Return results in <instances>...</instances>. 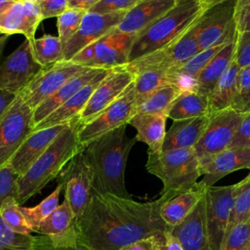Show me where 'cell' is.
I'll return each instance as SVG.
<instances>
[{
	"label": "cell",
	"mask_w": 250,
	"mask_h": 250,
	"mask_svg": "<svg viewBox=\"0 0 250 250\" xmlns=\"http://www.w3.org/2000/svg\"><path fill=\"white\" fill-rule=\"evenodd\" d=\"M42 69L30 42L24 39L0 64V89L17 96Z\"/></svg>",
	"instance_id": "9a60e30c"
},
{
	"label": "cell",
	"mask_w": 250,
	"mask_h": 250,
	"mask_svg": "<svg viewBox=\"0 0 250 250\" xmlns=\"http://www.w3.org/2000/svg\"><path fill=\"white\" fill-rule=\"evenodd\" d=\"M167 118L166 114L137 113L130 119L128 125L136 129L135 138L137 142H143L147 145V151L158 152L162 150L166 136L165 125Z\"/></svg>",
	"instance_id": "4316f807"
},
{
	"label": "cell",
	"mask_w": 250,
	"mask_h": 250,
	"mask_svg": "<svg viewBox=\"0 0 250 250\" xmlns=\"http://www.w3.org/2000/svg\"><path fill=\"white\" fill-rule=\"evenodd\" d=\"M196 21L171 44L126 64L127 68L136 74L147 68L172 71L181 67L189 59L200 52L195 27Z\"/></svg>",
	"instance_id": "9c48e42d"
},
{
	"label": "cell",
	"mask_w": 250,
	"mask_h": 250,
	"mask_svg": "<svg viewBox=\"0 0 250 250\" xmlns=\"http://www.w3.org/2000/svg\"><path fill=\"white\" fill-rule=\"evenodd\" d=\"M237 35L225 45V47L211 60V62L199 73L195 92L209 97L216 88L222 76L233 62Z\"/></svg>",
	"instance_id": "484cf974"
},
{
	"label": "cell",
	"mask_w": 250,
	"mask_h": 250,
	"mask_svg": "<svg viewBox=\"0 0 250 250\" xmlns=\"http://www.w3.org/2000/svg\"><path fill=\"white\" fill-rule=\"evenodd\" d=\"M169 231L184 250H211L206 224L205 196L183 222L169 228Z\"/></svg>",
	"instance_id": "ac0fdd59"
},
{
	"label": "cell",
	"mask_w": 250,
	"mask_h": 250,
	"mask_svg": "<svg viewBox=\"0 0 250 250\" xmlns=\"http://www.w3.org/2000/svg\"><path fill=\"white\" fill-rule=\"evenodd\" d=\"M212 1L178 0L171 10L136 36L128 63L160 50L178 39L201 17Z\"/></svg>",
	"instance_id": "277c9868"
},
{
	"label": "cell",
	"mask_w": 250,
	"mask_h": 250,
	"mask_svg": "<svg viewBox=\"0 0 250 250\" xmlns=\"http://www.w3.org/2000/svg\"><path fill=\"white\" fill-rule=\"evenodd\" d=\"M33 110L17 95L0 115V167L7 164L32 133Z\"/></svg>",
	"instance_id": "30bf717a"
},
{
	"label": "cell",
	"mask_w": 250,
	"mask_h": 250,
	"mask_svg": "<svg viewBox=\"0 0 250 250\" xmlns=\"http://www.w3.org/2000/svg\"><path fill=\"white\" fill-rule=\"evenodd\" d=\"M18 178L19 175L10 164L0 167V208L7 197H15Z\"/></svg>",
	"instance_id": "7bdbcfd3"
},
{
	"label": "cell",
	"mask_w": 250,
	"mask_h": 250,
	"mask_svg": "<svg viewBox=\"0 0 250 250\" xmlns=\"http://www.w3.org/2000/svg\"><path fill=\"white\" fill-rule=\"evenodd\" d=\"M183 92L175 84H166L150 96H148L143 103L136 107L135 114L137 113H151V114H166L173 102Z\"/></svg>",
	"instance_id": "4dcf8cb0"
},
{
	"label": "cell",
	"mask_w": 250,
	"mask_h": 250,
	"mask_svg": "<svg viewBox=\"0 0 250 250\" xmlns=\"http://www.w3.org/2000/svg\"><path fill=\"white\" fill-rule=\"evenodd\" d=\"M121 250H152V247L148 238H146L127 245L123 247Z\"/></svg>",
	"instance_id": "f5cc1de1"
},
{
	"label": "cell",
	"mask_w": 250,
	"mask_h": 250,
	"mask_svg": "<svg viewBox=\"0 0 250 250\" xmlns=\"http://www.w3.org/2000/svg\"><path fill=\"white\" fill-rule=\"evenodd\" d=\"M126 127L123 125L103 135L90 143L83 151L94 170V189L131 198L125 185V167L137 140L127 137Z\"/></svg>",
	"instance_id": "7a4b0ae2"
},
{
	"label": "cell",
	"mask_w": 250,
	"mask_h": 250,
	"mask_svg": "<svg viewBox=\"0 0 250 250\" xmlns=\"http://www.w3.org/2000/svg\"><path fill=\"white\" fill-rule=\"evenodd\" d=\"M94 170L84 151L78 152L65 166L59 176L63 185L64 199L67 200L77 222L83 215L94 186Z\"/></svg>",
	"instance_id": "8fae6325"
},
{
	"label": "cell",
	"mask_w": 250,
	"mask_h": 250,
	"mask_svg": "<svg viewBox=\"0 0 250 250\" xmlns=\"http://www.w3.org/2000/svg\"><path fill=\"white\" fill-rule=\"evenodd\" d=\"M42 19L59 18L68 8V0H37Z\"/></svg>",
	"instance_id": "c3c4849f"
},
{
	"label": "cell",
	"mask_w": 250,
	"mask_h": 250,
	"mask_svg": "<svg viewBox=\"0 0 250 250\" xmlns=\"http://www.w3.org/2000/svg\"><path fill=\"white\" fill-rule=\"evenodd\" d=\"M62 189L63 185L62 183H58L56 188L36 206H21V210L33 232H39V227L41 223L59 206V197Z\"/></svg>",
	"instance_id": "836d02e7"
},
{
	"label": "cell",
	"mask_w": 250,
	"mask_h": 250,
	"mask_svg": "<svg viewBox=\"0 0 250 250\" xmlns=\"http://www.w3.org/2000/svg\"><path fill=\"white\" fill-rule=\"evenodd\" d=\"M137 106L134 82L108 107L90 122L79 127L78 144L82 150L103 135L123 125H128Z\"/></svg>",
	"instance_id": "ba28073f"
},
{
	"label": "cell",
	"mask_w": 250,
	"mask_h": 250,
	"mask_svg": "<svg viewBox=\"0 0 250 250\" xmlns=\"http://www.w3.org/2000/svg\"><path fill=\"white\" fill-rule=\"evenodd\" d=\"M74 223V216L66 199L60 204L40 225L42 235L56 236L66 231Z\"/></svg>",
	"instance_id": "d590c367"
},
{
	"label": "cell",
	"mask_w": 250,
	"mask_h": 250,
	"mask_svg": "<svg viewBox=\"0 0 250 250\" xmlns=\"http://www.w3.org/2000/svg\"><path fill=\"white\" fill-rule=\"evenodd\" d=\"M250 103V64L240 68L236 79V96L233 109L242 111Z\"/></svg>",
	"instance_id": "b9f144b4"
},
{
	"label": "cell",
	"mask_w": 250,
	"mask_h": 250,
	"mask_svg": "<svg viewBox=\"0 0 250 250\" xmlns=\"http://www.w3.org/2000/svg\"><path fill=\"white\" fill-rule=\"evenodd\" d=\"M239 169H250V148H227L215 155L202 169L201 181L211 188L223 177Z\"/></svg>",
	"instance_id": "603a6c76"
},
{
	"label": "cell",
	"mask_w": 250,
	"mask_h": 250,
	"mask_svg": "<svg viewBox=\"0 0 250 250\" xmlns=\"http://www.w3.org/2000/svg\"><path fill=\"white\" fill-rule=\"evenodd\" d=\"M209 188L200 181L188 190L165 201L160 208V216L169 227H175L185 220L197 203L205 196Z\"/></svg>",
	"instance_id": "d4e9b609"
},
{
	"label": "cell",
	"mask_w": 250,
	"mask_h": 250,
	"mask_svg": "<svg viewBox=\"0 0 250 250\" xmlns=\"http://www.w3.org/2000/svg\"><path fill=\"white\" fill-rule=\"evenodd\" d=\"M134 81L135 74L126 65L111 69L97 85L87 104L73 121L79 127L90 122L115 102Z\"/></svg>",
	"instance_id": "4fadbf2b"
},
{
	"label": "cell",
	"mask_w": 250,
	"mask_h": 250,
	"mask_svg": "<svg viewBox=\"0 0 250 250\" xmlns=\"http://www.w3.org/2000/svg\"><path fill=\"white\" fill-rule=\"evenodd\" d=\"M146 168L163 183L160 196L169 200L190 188L202 176L194 148L147 151Z\"/></svg>",
	"instance_id": "5b68a950"
},
{
	"label": "cell",
	"mask_w": 250,
	"mask_h": 250,
	"mask_svg": "<svg viewBox=\"0 0 250 250\" xmlns=\"http://www.w3.org/2000/svg\"><path fill=\"white\" fill-rule=\"evenodd\" d=\"M111 69L103 68H93L87 67L85 70L79 72L78 74L71 77L66 83H64L54 95L43 102L34 111L32 117V131L33 127L44 120L49 114L55 111L58 107L71 99L75 94H77L82 88H84L89 83L94 80L106 76Z\"/></svg>",
	"instance_id": "44dd1931"
},
{
	"label": "cell",
	"mask_w": 250,
	"mask_h": 250,
	"mask_svg": "<svg viewBox=\"0 0 250 250\" xmlns=\"http://www.w3.org/2000/svg\"><path fill=\"white\" fill-rule=\"evenodd\" d=\"M79 126L72 121L51 144L25 174L17 181L15 199L21 206L60 176L67 163L80 151Z\"/></svg>",
	"instance_id": "3957f363"
},
{
	"label": "cell",
	"mask_w": 250,
	"mask_h": 250,
	"mask_svg": "<svg viewBox=\"0 0 250 250\" xmlns=\"http://www.w3.org/2000/svg\"><path fill=\"white\" fill-rule=\"evenodd\" d=\"M85 15L86 12L84 11L67 8L64 13L58 18V36L63 45L66 44L77 32Z\"/></svg>",
	"instance_id": "f35d334b"
},
{
	"label": "cell",
	"mask_w": 250,
	"mask_h": 250,
	"mask_svg": "<svg viewBox=\"0 0 250 250\" xmlns=\"http://www.w3.org/2000/svg\"><path fill=\"white\" fill-rule=\"evenodd\" d=\"M8 37H9V35H6V34H2V36H0V64H1V59L3 56V52H4V49H5L7 41H8Z\"/></svg>",
	"instance_id": "db71d44e"
},
{
	"label": "cell",
	"mask_w": 250,
	"mask_h": 250,
	"mask_svg": "<svg viewBox=\"0 0 250 250\" xmlns=\"http://www.w3.org/2000/svg\"><path fill=\"white\" fill-rule=\"evenodd\" d=\"M0 216L8 228L16 233L30 235L33 232L21 210V205L14 196L7 197L4 200L0 208Z\"/></svg>",
	"instance_id": "74e56055"
},
{
	"label": "cell",
	"mask_w": 250,
	"mask_h": 250,
	"mask_svg": "<svg viewBox=\"0 0 250 250\" xmlns=\"http://www.w3.org/2000/svg\"><path fill=\"white\" fill-rule=\"evenodd\" d=\"M148 240L152 250H184L177 239L170 233L169 229L148 237Z\"/></svg>",
	"instance_id": "681fc988"
},
{
	"label": "cell",
	"mask_w": 250,
	"mask_h": 250,
	"mask_svg": "<svg viewBox=\"0 0 250 250\" xmlns=\"http://www.w3.org/2000/svg\"><path fill=\"white\" fill-rule=\"evenodd\" d=\"M16 97V95L0 89V115L14 102Z\"/></svg>",
	"instance_id": "816d5d0a"
},
{
	"label": "cell",
	"mask_w": 250,
	"mask_h": 250,
	"mask_svg": "<svg viewBox=\"0 0 250 250\" xmlns=\"http://www.w3.org/2000/svg\"><path fill=\"white\" fill-rule=\"evenodd\" d=\"M245 114L232 108L209 114L208 125L194 146L201 172L215 155L229 148Z\"/></svg>",
	"instance_id": "8992f818"
},
{
	"label": "cell",
	"mask_w": 250,
	"mask_h": 250,
	"mask_svg": "<svg viewBox=\"0 0 250 250\" xmlns=\"http://www.w3.org/2000/svg\"><path fill=\"white\" fill-rule=\"evenodd\" d=\"M135 91L137 105L143 103L148 96L166 84H172L166 70L147 68L135 74ZM137 107V106H136Z\"/></svg>",
	"instance_id": "d6a6232c"
},
{
	"label": "cell",
	"mask_w": 250,
	"mask_h": 250,
	"mask_svg": "<svg viewBox=\"0 0 250 250\" xmlns=\"http://www.w3.org/2000/svg\"><path fill=\"white\" fill-rule=\"evenodd\" d=\"M104 77H100V78L94 80L93 82L89 83L88 85H86L84 88H82L71 99H69L67 102H65L63 104H62L60 107H58L55 111H53L51 114H49L39 124L34 126L33 131H38L41 129H46V128L72 122L79 115V113L83 110V108L87 104L90 97L92 96L94 90L96 89L97 85Z\"/></svg>",
	"instance_id": "83f0119b"
},
{
	"label": "cell",
	"mask_w": 250,
	"mask_h": 250,
	"mask_svg": "<svg viewBox=\"0 0 250 250\" xmlns=\"http://www.w3.org/2000/svg\"><path fill=\"white\" fill-rule=\"evenodd\" d=\"M139 1L140 0H98L90 12L102 15L127 12Z\"/></svg>",
	"instance_id": "ee69618b"
},
{
	"label": "cell",
	"mask_w": 250,
	"mask_h": 250,
	"mask_svg": "<svg viewBox=\"0 0 250 250\" xmlns=\"http://www.w3.org/2000/svg\"><path fill=\"white\" fill-rule=\"evenodd\" d=\"M250 219V173L239 183L235 184L234 205L226 234L236 225Z\"/></svg>",
	"instance_id": "8d00e7d4"
},
{
	"label": "cell",
	"mask_w": 250,
	"mask_h": 250,
	"mask_svg": "<svg viewBox=\"0 0 250 250\" xmlns=\"http://www.w3.org/2000/svg\"><path fill=\"white\" fill-rule=\"evenodd\" d=\"M0 34H2V33H1V31H0Z\"/></svg>",
	"instance_id": "680465c9"
},
{
	"label": "cell",
	"mask_w": 250,
	"mask_h": 250,
	"mask_svg": "<svg viewBox=\"0 0 250 250\" xmlns=\"http://www.w3.org/2000/svg\"><path fill=\"white\" fill-rule=\"evenodd\" d=\"M42 21L37 0H15L7 10L0 14V31L9 36L20 33L32 42Z\"/></svg>",
	"instance_id": "e0dca14e"
},
{
	"label": "cell",
	"mask_w": 250,
	"mask_h": 250,
	"mask_svg": "<svg viewBox=\"0 0 250 250\" xmlns=\"http://www.w3.org/2000/svg\"><path fill=\"white\" fill-rule=\"evenodd\" d=\"M243 112H250V103L245 106V108H244Z\"/></svg>",
	"instance_id": "9f6ffc18"
},
{
	"label": "cell",
	"mask_w": 250,
	"mask_h": 250,
	"mask_svg": "<svg viewBox=\"0 0 250 250\" xmlns=\"http://www.w3.org/2000/svg\"><path fill=\"white\" fill-rule=\"evenodd\" d=\"M178 0H140L132 9L127 11L117 32L137 36L149 24L171 10Z\"/></svg>",
	"instance_id": "7402d4cb"
},
{
	"label": "cell",
	"mask_w": 250,
	"mask_h": 250,
	"mask_svg": "<svg viewBox=\"0 0 250 250\" xmlns=\"http://www.w3.org/2000/svg\"><path fill=\"white\" fill-rule=\"evenodd\" d=\"M87 67L71 61H62L44 67L19 94L34 111L71 77Z\"/></svg>",
	"instance_id": "7c38bea8"
},
{
	"label": "cell",
	"mask_w": 250,
	"mask_h": 250,
	"mask_svg": "<svg viewBox=\"0 0 250 250\" xmlns=\"http://www.w3.org/2000/svg\"><path fill=\"white\" fill-rule=\"evenodd\" d=\"M209 114V97L197 92L183 91L173 102L167 116L174 121Z\"/></svg>",
	"instance_id": "f1b7e54d"
},
{
	"label": "cell",
	"mask_w": 250,
	"mask_h": 250,
	"mask_svg": "<svg viewBox=\"0 0 250 250\" xmlns=\"http://www.w3.org/2000/svg\"><path fill=\"white\" fill-rule=\"evenodd\" d=\"M246 250H250V243H249V245H248V247H247Z\"/></svg>",
	"instance_id": "6f0895ef"
},
{
	"label": "cell",
	"mask_w": 250,
	"mask_h": 250,
	"mask_svg": "<svg viewBox=\"0 0 250 250\" xmlns=\"http://www.w3.org/2000/svg\"><path fill=\"white\" fill-rule=\"evenodd\" d=\"M250 243V219L234 226L225 236L222 250H246Z\"/></svg>",
	"instance_id": "60d3db41"
},
{
	"label": "cell",
	"mask_w": 250,
	"mask_h": 250,
	"mask_svg": "<svg viewBox=\"0 0 250 250\" xmlns=\"http://www.w3.org/2000/svg\"><path fill=\"white\" fill-rule=\"evenodd\" d=\"M126 13L119 12L105 15L93 12L86 13L77 32L63 45L64 61H71L82 49L113 31L119 25Z\"/></svg>",
	"instance_id": "2e32d148"
},
{
	"label": "cell",
	"mask_w": 250,
	"mask_h": 250,
	"mask_svg": "<svg viewBox=\"0 0 250 250\" xmlns=\"http://www.w3.org/2000/svg\"><path fill=\"white\" fill-rule=\"evenodd\" d=\"M97 2L98 0H68V8L78 9L88 13Z\"/></svg>",
	"instance_id": "f907efd6"
},
{
	"label": "cell",
	"mask_w": 250,
	"mask_h": 250,
	"mask_svg": "<svg viewBox=\"0 0 250 250\" xmlns=\"http://www.w3.org/2000/svg\"><path fill=\"white\" fill-rule=\"evenodd\" d=\"M210 115L174 121L166 132L161 151L178 148H194L202 137Z\"/></svg>",
	"instance_id": "cb8c5ba5"
},
{
	"label": "cell",
	"mask_w": 250,
	"mask_h": 250,
	"mask_svg": "<svg viewBox=\"0 0 250 250\" xmlns=\"http://www.w3.org/2000/svg\"><path fill=\"white\" fill-rule=\"evenodd\" d=\"M35 236L19 234L8 228L0 216V250H32Z\"/></svg>",
	"instance_id": "ab89813d"
},
{
	"label": "cell",
	"mask_w": 250,
	"mask_h": 250,
	"mask_svg": "<svg viewBox=\"0 0 250 250\" xmlns=\"http://www.w3.org/2000/svg\"><path fill=\"white\" fill-rule=\"evenodd\" d=\"M233 61L240 68L250 64V31L237 32Z\"/></svg>",
	"instance_id": "f6af8a7d"
},
{
	"label": "cell",
	"mask_w": 250,
	"mask_h": 250,
	"mask_svg": "<svg viewBox=\"0 0 250 250\" xmlns=\"http://www.w3.org/2000/svg\"><path fill=\"white\" fill-rule=\"evenodd\" d=\"M237 0H213L196 21L200 51L225 43L237 35L234 12Z\"/></svg>",
	"instance_id": "52a82bcc"
},
{
	"label": "cell",
	"mask_w": 250,
	"mask_h": 250,
	"mask_svg": "<svg viewBox=\"0 0 250 250\" xmlns=\"http://www.w3.org/2000/svg\"><path fill=\"white\" fill-rule=\"evenodd\" d=\"M229 148H250V112H246Z\"/></svg>",
	"instance_id": "7dc6e473"
},
{
	"label": "cell",
	"mask_w": 250,
	"mask_h": 250,
	"mask_svg": "<svg viewBox=\"0 0 250 250\" xmlns=\"http://www.w3.org/2000/svg\"><path fill=\"white\" fill-rule=\"evenodd\" d=\"M239 70L240 67L233 61L209 96V114L233 107Z\"/></svg>",
	"instance_id": "f546056e"
},
{
	"label": "cell",
	"mask_w": 250,
	"mask_h": 250,
	"mask_svg": "<svg viewBox=\"0 0 250 250\" xmlns=\"http://www.w3.org/2000/svg\"><path fill=\"white\" fill-rule=\"evenodd\" d=\"M70 123L33 131L20 146L8 164L12 166L19 177L22 176Z\"/></svg>",
	"instance_id": "d6986e66"
},
{
	"label": "cell",
	"mask_w": 250,
	"mask_h": 250,
	"mask_svg": "<svg viewBox=\"0 0 250 250\" xmlns=\"http://www.w3.org/2000/svg\"><path fill=\"white\" fill-rule=\"evenodd\" d=\"M15 0H0V14L3 13L5 10H7Z\"/></svg>",
	"instance_id": "11a10c76"
},
{
	"label": "cell",
	"mask_w": 250,
	"mask_h": 250,
	"mask_svg": "<svg viewBox=\"0 0 250 250\" xmlns=\"http://www.w3.org/2000/svg\"><path fill=\"white\" fill-rule=\"evenodd\" d=\"M235 185L211 187L206 191V224L211 250H222L234 205Z\"/></svg>",
	"instance_id": "5bb4252c"
},
{
	"label": "cell",
	"mask_w": 250,
	"mask_h": 250,
	"mask_svg": "<svg viewBox=\"0 0 250 250\" xmlns=\"http://www.w3.org/2000/svg\"><path fill=\"white\" fill-rule=\"evenodd\" d=\"M135 38V35L113 30L96 41L95 57L90 67L113 69L126 65Z\"/></svg>",
	"instance_id": "ffe728a7"
},
{
	"label": "cell",
	"mask_w": 250,
	"mask_h": 250,
	"mask_svg": "<svg viewBox=\"0 0 250 250\" xmlns=\"http://www.w3.org/2000/svg\"><path fill=\"white\" fill-rule=\"evenodd\" d=\"M30 44L35 60L43 68L64 61L63 44L59 36L45 34Z\"/></svg>",
	"instance_id": "1f68e13d"
},
{
	"label": "cell",
	"mask_w": 250,
	"mask_h": 250,
	"mask_svg": "<svg viewBox=\"0 0 250 250\" xmlns=\"http://www.w3.org/2000/svg\"><path fill=\"white\" fill-rule=\"evenodd\" d=\"M165 201L160 196L154 201L139 202L93 188L83 215L74 222L78 241L90 250H121L164 232L169 229L160 216Z\"/></svg>",
	"instance_id": "6da1fadb"
},
{
	"label": "cell",
	"mask_w": 250,
	"mask_h": 250,
	"mask_svg": "<svg viewBox=\"0 0 250 250\" xmlns=\"http://www.w3.org/2000/svg\"><path fill=\"white\" fill-rule=\"evenodd\" d=\"M234 22L238 33L250 31V0H237Z\"/></svg>",
	"instance_id": "bcb514c9"
},
{
	"label": "cell",
	"mask_w": 250,
	"mask_h": 250,
	"mask_svg": "<svg viewBox=\"0 0 250 250\" xmlns=\"http://www.w3.org/2000/svg\"><path fill=\"white\" fill-rule=\"evenodd\" d=\"M32 250H90L78 241V234L75 224L63 233L56 236L38 235Z\"/></svg>",
	"instance_id": "e575fe53"
}]
</instances>
